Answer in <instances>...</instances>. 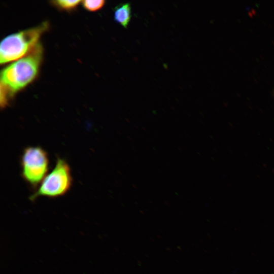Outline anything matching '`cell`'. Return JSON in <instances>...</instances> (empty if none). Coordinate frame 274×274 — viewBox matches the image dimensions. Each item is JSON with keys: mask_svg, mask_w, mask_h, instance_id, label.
Wrapping results in <instances>:
<instances>
[{"mask_svg": "<svg viewBox=\"0 0 274 274\" xmlns=\"http://www.w3.org/2000/svg\"><path fill=\"white\" fill-rule=\"evenodd\" d=\"M131 17V8L130 3L120 4L114 9V20L124 28L128 25Z\"/></svg>", "mask_w": 274, "mask_h": 274, "instance_id": "5", "label": "cell"}, {"mask_svg": "<svg viewBox=\"0 0 274 274\" xmlns=\"http://www.w3.org/2000/svg\"><path fill=\"white\" fill-rule=\"evenodd\" d=\"M73 184L71 169L67 162L58 157L52 170L48 173L29 197L32 201L41 196L56 198L65 195Z\"/></svg>", "mask_w": 274, "mask_h": 274, "instance_id": "3", "label": "cell"}, {"mask_svg": "<svg viewBox=\"0 0 274 274\" xmlns=\"http://www.w3.org/2000/svg\"><path fill=\"white\" fill-rule=\"evenodd\" d=\"M81 2L82 1L79 0H58L53 2L57 7L65 10L76 8Z\"/></svg>", "mask_w": 274, "mask_h": 274, "instance_id": "7", "label": "cell"}, {"mask_svg": "<svg viewBox=\"0 0 274 274\" xmlns=\"http://www.w3.org/2000/svg\"><path fill=\"white\" fill-rule=\"evenodd\" d=\"M47 153L39 146L25 148L20 159L21 175L29 186L38 187L47 175L49 167Z\"/></svg>", "mask_w": 274, "mask_h": 274, "instance_id": "4", "label": "cell"}, {"mask_svg": "<svg viewBox=\"0 0 274 274\" xmlns=\"http://www.w3.org/2000/svg\"><path fill=\"white\" fill-rule=\"evenodd\" d=\"M42 49L38 44L28 54L5 67L1 73V88L12 96L36 77L39 68Z\"/></svg>", "mask_w": 274, "mask_h": 274, "instance_id": "1", "label": "cell"}, {"mask_svg": "<svg viewBox=\"0 0 274 274\" xmlns=\"http://www.w3.org/2000/svg\"><path fill=\"white\" fill-rule=\"evenodd\" d=\"M83 6L88 11L94 12L100 9L105 5V1L103 0L82 1Z\"/></svg>", "mask_w": 274, "mask_h": 274, "instance_id": "6", "label": "cell"}, {"mask_svg": "<svg viewBox=\"0 0 274 274\" xmlns=\"http://www.w3.org/2000/svg\"><path fill=\"white\" fill-rule=\"evenodd\" d=\"M48 27V23L44 22L4 38L0 44L1 64L16 61L25 56L39 44L40 38Z\"/></svg>", "mask_w": 274, "mask_h": 274, "instance_id": "2", "label": "cell"}]
</instances>
